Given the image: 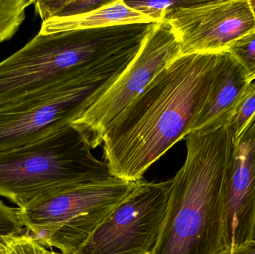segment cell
<instances>
[{"label": "cell", "mask_w": 255, "mask_h": 254, "mask_svg": "<svg viewBox=\"0 0 255 254\" xmlns=\"http://www.w3.org/2000/svg\"><path fill=\"white\" fill-rule=\"evenodd\" d=\"M220 54L180 55L109 125L102 145L112 176L142 180L184 140L209 98Z\"/></svg>", "instance_id": "obj_1"}, {"label": "cell", "mask_w": 255, "mask_h": 254, "mask_svg": "<svg viewBox=\"0 0 255 254\" xmlns=\"http://www.w3.org/2000/svg\"><path fill=\"white\" fill-rule=\"evenodd\" d=\"M185 161L171 180L166 215L151 254H217L225 248L226 210L235 162L229 125L189 133Z\"/></svg>", "instance_id": "obj_2"}, {"label": "cell", "mask_w": 255, "mask_h": 254, "mask_svg": "<svg viewBox=\"0 0 255 254\" xmlns=\"http://www.w3.org/2000/svg\"><path fill=\"white\" fill-rule=\"evenodd\" d=\"M71 124L35 141L0 151V197L18 208L74 188L115 178Z\"/></svg>", "instance_id": "obj_3"}, {"label": "cell", "mask_w": 255, "mask_h": 254, "mask_svg": "<svg viewBox=\"0 0 255 254\" xmlns=\"http://www.w3.org/2000/svg\"><path fill=\"white\" fill-rule=\"evenodd\" d=\"M140 48L75 69L49 86L0 106V151L35 141L71 123L113 85Z\"/></svg>", "instance_id": "obj_4"}, {"label": "cell", "mask_w": 255, "mask_h": 254, "mask_svg": "<svg viewBox=\"0 0 255 254\" xmlns=\"http://www.w3.org/2000/svg\"><path fill=\"white\" fill-rule=\"evenodd\" d=\"M135 185L115 177L74 188L19 208L21 222L45 247L76 254Z\"/></svg>", "instance_id": "obj_5"}, {"label": "cell", "mask_w": 255, "mask_h": 254, "mask_svg": "<svg viewBox=\"0 0 255 254\" xmlns=\"http://www.w3.org/2000/svg\"><path fill=\"white\" fill-rule=\"evenodd\" d=\"M181 55L179 42L170 25L157 22L134 59L104 94L72 121L92 149L103 144L111 123L142 92L152 79Z\"/></svg>", "instance_id": "obj_6"}, {"label": "cell", "mask_w": 255, "mask_h": 254, "mask_svg": "<svg viewBox=\"0 0 255 254\" xmlns=\"http://www.w3.org/2000/svg\"><path fill=\"white\" fill-rule=\"evenodd\" d=\"M171 180L136 182L131 193L76 254H151L166 215Z\"/></svg>", "instance_id": "obj_7"}, {"label": "cell", "mask_w": 255, "mask_h": 254, "mask_svg": "<svg viewBox=\"0 0 255 254\" xmlns=\"http://www.w3.org/2000/svg\"><path fill=\"white\" fill-rule=\"evenodd\" d=\"M166 21L181 55L228 52L235 40L255 29L248 0L197 1L175 9Z\"/></svg>", "instance_id": "obj_8"}, {"label": "cell", "mask_w": 255, "mask_h": 254, "mask_svg": "<svg viewBox=\"0 0 255 254\" xmlns=\"http://www.w3.org/2000/svg\"><path fill=\"white\" fill-rule=\"evenodd\" d=\"M235 143L226 210L225 247L255 240V119Z\"/></svg>", "instance_id": "obj_9"}, {"label": "cell", "mask_w": 255, "mask_h": 254, "mask_svg": "<svg viewBox=\"0 0 255 254\" xmlns=\"http://www.w3.org/2000/svg\"><path fill=\"white\" fill-rule=\"evenodd\" d=\"M250 84L241 64L222 52L209 98L190 133L205 134L229 125Z\"/></svg>", "instance_id": "obj_10"}, {"label": "cell", "mask_w": 255, "mask_h": 254, "mask_svg": "<svg viewBox=\"0 0 255 254\" xmlns=\"http://www.w3.org/2000/svg\"><path fill=\"white\" fill-rule=\"evenodd\" d=\"M154 19L126 4L125 0L110 2L88 13L68 17H55L42 22L39 34H58L66 31L94 29L115 25L155 23Z\"/></svg>", "instance_id": "obj_11"}, {"label": "cell", "mask_w": 255, "mask_h": 254, "mask_svg": "<svg viewBox=\"0 0 255 254\" xmlns=\"http://www.w3.org/2000/svg\"><path fill=\"white\" fill-rule=\"evenodd\" d=\"M34 0H0V43L16 34L25 19L26 9Z\"/></svg>", "instance_id": "obj_12"}, {"label": "cell", "mask_w": 255, "mask_h": 254, "mask_svg": "<svg viewBox=\"0 0 255 254\" xmlns=\"http://www.w3.org/2000/svg\"><path fill=\"white\" fill-rule=\"evenodd\" d=\"M255 119V81L247 86L235 115L229 124L236 141L248 129Z\"/></svg>", "instance_id": "obj_13"}, {"label": "cell", "mask_w": 255, "mask_h": 254, "mask_svg": "<svg viewBox=\"0 0 255 254\" xmlns=\"http://www.w3.org/2000/svg\"><path fill=\"white\" fill-rule=\"evenodd\" d=\"M228 52L241 64L250 83L255 81V29L238 38Z\"/></svg>", "instance_id": "obj_14"}, {"label": "cell", "mask_w": 255, "mask_h": 254, "mask_svg": "<svg viewBox=\"0 0 255 254\" xmlns=\"http://www.w3.org/2000/svg\"><path fill=\"white\" fill-rule=\"evenodd\" d=\"M197 1H125L130 8L146 15L155 22L164 21L166 16L178 7L191 5Z\"/></svg>", "instance_id": "obj_15"}, {"label": "cell", "mask_w": 255, "mask_h": 254, "mask_svg": "<svg viewBox=\"0 0 255 254\" xmlns=\"http://www.w3.org/2000/svg\"><path fill=\"white\" fill-rule=\"evenodd\" d=\"M7 254H63L40 244L28 232L6 237Z\"/></svg>", "instance_id": "obj_16"}, {"label": "cell", "mask_w": 255, "mask_h": 254, "mask_svg": "<svg viewBox=\"0 0 255 254\" xmlns=\"http://www.w3.org/2000/svg\"><path fill=\"white\" fill-rule=\"evenodd\" d=\"M19 208L8 207L0 200V237H10L23 233Z\"/></svg>", "instance_id": "obj_17"}, {"label": "cell", "mask_w": 255, "mask_h": 254, "mask_svg": "<svg viewBox=\"0 0 255 254\" xmlns=\"http://www.w3.org/2000/svg\"><path fill=\"white\" fill-rule=\"evenodd\" d=\"M111 0H67L58 17H68L88 13L110 2Z\"/></svg>", "instance_id": "obj_18"}, {"label": "cell", "mask_w": 255, "mask_h": 254, "mask_svg": "<svg viewBox=\"0 0 255 254\" xmlns=\"http://www.w3.org/2000/svg\"><path fill=\"white\" fill-rule=\"evenodd\" d=\"M67 0H56V1H35L34 8L36 13L40 16L43 22L58 17L64 10Z\"/></svg>", "instance_id": "obj_19"}, {"label": "cell", "mask_w": 255, "mask_h": 254, "mask_svg": "<svg viewBox=\"0 0 255 254\" xmlns=\"http://www.w3.org/2000/svg\"><path fill=\"white\" fill-rule=\"evenodd\" d=\"M217 254H255V240L237 246H226Z\"/></svg>", "instance_id": "obj_20"}, {"label": "cell", "mask_w": 255, "mask_h": 254, "mask_svg": "<svg viewBox=\"0 0 255 254\" xmlns=\"http://www.w3.org/2000/svg\"><path fill=\"white\" fill-rule=\"evenodd\" d=\"M0 254H7L6 237H0Z\"/></svg>", "instance_id": "obj_21"}, {"label": "cell", "mask_w": 255, "mask_h": 254, "mask_svg": "<svg viewBox=\"0 0 255 254\" xmlns=\"http://www.w3.org/2000/svg\"><path fill=\"white\" fill-rule=\"evenodd\" d=\"M248 1L250 8H251L252 13H253V17H254L255 23V0H248Z\"/></svg>", "instance_id": "obj_22"}]
</instances>
